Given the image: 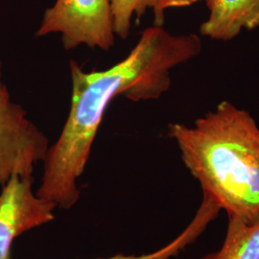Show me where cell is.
I'll use <instances>...</instances> for the list:
<instances>
[{
	"label": "cell",
	"mask_w": 259,
	"mask_h": 259,
	"mask_svg": "<svg viewBox=\"0 0 259 259\" xmlns=\"http://www.w3.org/2000/svg\"><path fill=\"white\" fill-rule=\"evenodd\" d=\"M202 47L197 34L173 35L154 25L143 31L129 55L106 70L85 72L71 60L69 113L59 139L47 151L37 196L64 209L75 205L80 198L78 179L112 100L118 96L134 102L160 98L170 89L171 70L200 55Z\"/></svg>",
	"instance_id": "obj_1"
},
{
	"label": "cell",
	"mask_w": 259,
	"mask_h": 259,
	"mask_svg": "<svg viewBox=\"0 0 259 259\" xmlns=\"http://www.w3.org/2000/svg\"><path fill=\"white\" fill-rule=\"evenodd\" d=\"M168 137L204 198L228 216L259 221V127L249 111L225 100L193 126L170 123Z\"/></svg>",
	"instance_id": "obj_2"
},
{
	"label": "cell",
	"mask_w": 259,
	"mask_h": 259,
	"mask_svg": "<svg viewBox=\"0 0 259 259\" xmlns=\"http://www.w3.org/2000/svg\"><path fill=\"white\" fill-rule=\"evenodd\" d=\"M56 33L67 51L82 45L110 50L115 41L110 0H56L45 12L36 35Z\"/></svg>",
	"instance_id": "obj_3"
},
{
	"label": "cell",
	"mask_w": 259,
	"mask_h": 259,
	"mask_svg": "<svg viewBox=\"0 0 259 259\" xmlns=\"http://www.w3.org/2000/svg\"><path fill=\"white\" fill-rule=\"evenodd\" d=\"M48 149L45 134L28 118L22 107L12 100L2 81L0 61V186L14 175L32 177Z\"/></svg>",
	"instance_id": "obj_4"
},
{
	"label": "cell",
	"mask_w": 259,
	"mask_h": 259,
	"mask_svg": "<svg viewBox=\"0 0 259 259\" xmlns=\"http://www.w3.org/2000/svg\"><path fill=\"white\" fill-rule=\"evenodd\" d=\"M33 178L14 175L0 193V259H10L14 240L54 220L56 204L35 194Z\"/></svg>",
	"instance_id": "obj_5"
},
{
	"label": "cell",
	"mask_w": 259,
	"mask_h": 259,
	"mask_svg": "<svg viewBox=\"0 0 259 259\" xmlns=\"http://www.w3.org/2000/svg\"><path fill=\"white\" fill-rule=\"evenodd\" d=\"M208 19L200 26V34L219 41H230L242 30L259 27V0H205Z\"/></svg>",
	"instance_id": "obj_6"
},
{
	"label": "cell",
	"mask_w": 259,
	"mask_h": 259,
	"mask_svg": "<svg viewBox=\"0 0 259 259\" xmlns=\"http://www.w3.org/2000/svg\"><path fill=\"white\" fill-rule=\"evenodd\" d=\"M228 218L221 249L202 259H259V221L249 224L232 216Z\"/></svg>",
	"instance_id": "obj_7"
},
{
	"label": "cell",
	"mask_w": 259,
	"mask_h": 259,
	"mask_svg": "<svg viewBox=\"0 0 259 259\" xmlns=\"http://www.w3.org/2000/svg\"><path fill=\"white\" fill-rule=\"evenodd\" d=\"M217 216V213L211 206L207 204H202L200 208L195 215L194 219L189 224L184 232L179 235L176 239L169 243L165 247L160 250L154 251L152 253L142 254V255H123L118 254L109 258L98 259H170L187 247L189 244L194 242L199 235L204 232L207 225L214 220Z\"/></svg>",
	"instance_id": "obj_8"
},
{
	"label": "cell",
	"mask_w": 259,
	"mask_h": 259,
	"mask_svg": "<svg viewBox=\"0 0 259 259\" xmlns=\"http://www.w3.org/2000/svg\"><path fill=\"white\" fill-rule=\"evenodd\" d=\"M159 0H110L113 30L116 36L121 38L129 37L131 21L136 15L137 22L148 9L157 12Z\"/></svg>",
	"instance_id": "obj_9"
},
{
	"label": "cell",
	"mask_w": 259,
	"mask_h": 259,
	"mask_svg": "<svg viewBox=\"0 0 259 259\" xmlns=\"http://www.w3.org/2000/svg\"><path fill=\"white\" fill-rule=\"evenodd\" d=\"M202 0H159L157 12L154 14V25L163 26L164 24V11L170 8L188 7Z\"/></svg>",
	"instance_id": "obj_10"
}]
</instances>
